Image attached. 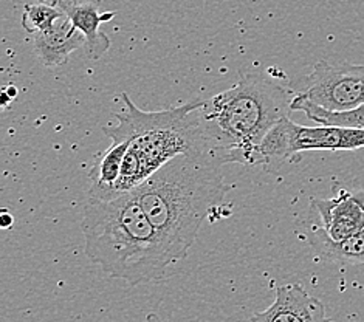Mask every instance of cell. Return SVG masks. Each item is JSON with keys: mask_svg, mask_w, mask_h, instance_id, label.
<instances>
[{"mask_svg": "<svg viewBox=\"0 0 364 322\" xmlns=\"http://www.w3.org/2000/svg\"><path fill=\"white\" fill-rule=\"evenodd\" d=\"M242 73L237 84L205 100L198 109L206 152L228 163L261 164V147L270 130L291 112L293 92L284 73Z\"/></svg>", "mask_w": 364, "mask_h": 322, "instance_id": "cell-1", "label": "cell"}, {"mask_svg": "<svg viewBox=\"0 0 364 322\" xmlns=\"http://www.w3.org/2000/svg\"><path fill=\"white\" fill-rule=\"evenodd\" d=\"M222 166L206 152L181 154L132 190L176 262L188 256L202 223L228 194Z\"/></svg>", "mask_w": 364, "mask_h": 322, "instance_id": "cell-2", "label": "cell"}, {"mask_svg": "<svg viewBox=\"0 0 364 322\" xmlns=\"http://www.w3.org/2000/svg\"><path fill=\"white\" fill-rule=\"evenodd\" d=\"M81 230L85 256L104 273L127 285L160 281L176 264L161 234L132 193L110 200L89 197Z\"/></svg>", "mask_w": 364, "mask_h": 322, "instance_id": "cell-3", "label": "cell"}, {"mask_svg": "<svg viewBox=\"0 0 364 322\" xmlns=\"http://www.w3.org/2000/svg\"><path fill=\"white\" fill-rule=\"evenodd\" d=\"M121 100L124 109L114 115L117 124L101 127L102 134L112 141H129L114 198L132 193L176 156L206 152L198 119V109L205 100H194L185 106L159 112L136 107L127 93H121Z\"/></svg>", "mask_w": 364, "mask_h": 322, "instance_id": "cell-4", "label": "cell"}, {"mask_svg": "<svg viewBox=\"0 0 364 322\" xmlns=\"http://www.w3.org/2000/svg\"><path fill=\"white\" fill-rule=\"evenodd\" d=\"M364 147V130L340 126H301L282 118L265 136L259 155L262 163L293 159L309 151H357Z\"/></svg>", "mask_w": 364, "mask_h": 322, "instance_id": "cell-5", "label": "cell"}, {"mask_svg": "<svg viewBox=\"0 0 364 322\" xmlns=\"http://www.w3.org/2000/svg\"><path fill=\"white\" fill-rule=\"evenodd\" d=\"M298 97L328 112H348L364 104V65L319 60Z\"/></svg>", "mask_w": 364, "mask_h": 322, "instance_id": "cell-6", "label": "cell"}, {"mask_svg": "<svg viewBox=\"0 0 364 322\" xmlns=\"http://www.w3.org/2000/svg\"><path fill=\"white\" fill-rule=\"evenodd\" d=\"M310 205L328 240L340 242L364 230V189H341L332 198H311Z\"/></svg>", "mask_w": 364, "mask_h": 322, "instance_id": "cell-7", "label": "cell"}, {"mask_svg": "<svg viewBox=\"0 0 364 322\" xmlns=\"http://www.w3.org/2000/svg\"><path fill=\"white\" fill-rule=\"evenodd\" d=\"M250 322H332L326 307L301 285L287 284L274 289V302L264 311L255 313Z\"/></svg>", "mask_w": 364, "mask_h": 322, "instance_id": "cell-8", "label": "cell"}, {"mask_svg": "<svg viewBox=\"0 0 364 322\" xmlns=\"http://www.w3.org/2000/svg\"><path fill=\"white\" fill-rule=\"evenodd\" d=\"M55 4L70 19L73 28L84 34L85 53L90 59H100L107 53L112 41L100 27L102 22L114 19L115 13H101L102 0H55Z\"/></svg>", "mask_w": 364, "mask_h": 322, "instance_id": "cell-9", "label": "cell"}, {"mask_svg": "<svg viewBox=\"0 0 364 322\" xmlns=\"http://www.w3.org/2000/svg\"><path fill=\"white\" fill-rule=\"evenodd\" d=\"M33 47L42 64L56 67L65 64L73 51L85 47V38L73 28L70 19L65 16L50 30L34 34Z\"/></svg>", "mask_w": 364, "mask_h": 322, "instance_id": "cell-10", "label": "cell"}, {"mask_svg": "<svg viewBox=\"0 0 364 322\" xmlns=\"http://www.w3.org/2000/svg\"><path fill=\"white\" fill-rule=\"evenodd\" d=\"M129 141L115 140L106 151L97 155L90 169L89 178L92 186L89 189L90 198L110 200L114 198V189L123 169V161L127 152Z\"/></svg>", "mask_w": 364, "mask_h": 322, "instance_id": "cell-11", "label": "cell"}, {"mask_svg": "<svg viewBox=\"0 0 364 322\" xmlns=\"http://www.w3.org/2000/svg\"><path fill=\"white\" fill-rule=\"evenodd\" d=\"M291 112L299 110L304 112L307 118L315 121L316 124H327V126H340V127H352V129H363L364 130V104L357 109L348 112H328L321 109L315 104H311L306 100L299 98L294 95L291 104Z\"/></svg>", "mask_w": 364, "mask_h": 322, "instance_id": "cell-12", "label": "cell"}, {"mask_svg": "<svg viewBox=\"0 0 364 322\" xmlns=\"http://www.w3.org/2000/svg\"><path fill=\"white\" fill-rule=\"evenodd\" d=\"M63 17H65V13L55 2L27 4L23 6L22 27L28 34L34 36V34L50 30Z\"/></svg>", "mask_w": 364, "mask_h": 322, "instance_id": "cell-13", "label": "cell"}, {"mask_svg": "<svg viewBox=\"0 0 364 322\" xmlns=\"http://www.w3.org/2000/svg\"><path fill=\"white\" fill-rule=\"evenodd\" d=\"M321 248L328 259L338 260V262L364 264V230L340 242L323 237Z\"/></svg>", "mask_w": 364, "mask_h": 322, "instance_id": "cell-14", "label": "cell"}, {"mask_svg": "<svg viewBox=\"0 0 364 322\" xmlns=\"http://www.w3.org/2000/svg\"><path fill=\"white\" fill-rule=\"evenodd\" d=\"M13 222H14L13 215H8L6 213H4V215H2V226H4V228H10Z\"/></svg>", "mask_w": 364, "mask_h": 322, "instance_id": "cell-15", "label": "cell"}, {"mask_svg": "<svg viewBox=\"0 0 364 322\" xmlns=\"http://www.w3.org/2000/svg\"><path fill=\"white\" fill-rule=\"evenodd\" d=\"M143 322H161V319L155 315V313H151V315L146 316V319Z\"/></svg>", "mask_w": 364, "mask_h": 322, "instance_id": "cell-16", "label": "cell"}]
</instances>
